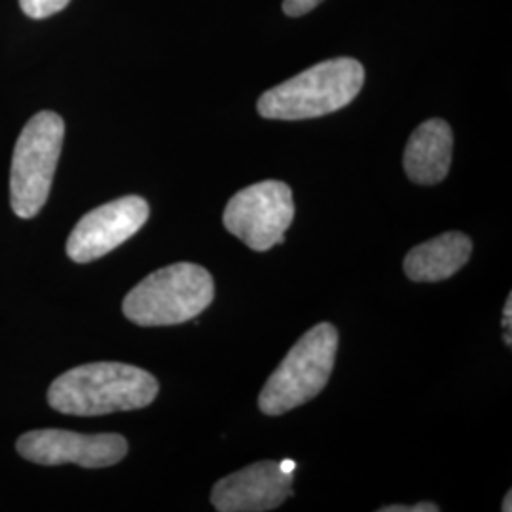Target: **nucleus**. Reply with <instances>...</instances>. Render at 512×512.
Instances as JSON below:
<instances>
[{
    "mask_svg": "<svg viewBox=\"0 0 512 512\" xmlns=\"http://www.w3.org/2000/svg\"><path fill=\"white\" fill-rule=\"evenodd\" d=\"M19 456L38 465L74 463L84 469H105L120 463L128 454L122 435H80L63 429H38L19 437Z\"/></svg>",
    "mask_w": 512,
    "mask_h": 512,
    "instance_id": "nucleus-7",
    "label": "nucleus"
},
{
    "mask_svg": "<svg viewBox=\"0 0 512 512\" xmlns=\"http://www.w3.org/2000/svg\"><path fill=\"white\" fill-rule=\"evenodd\" d=\"M365 84V67L353 57L321 61L258 99L268 120H310L348 107Z\"/></svg>",
    "mask_w": 512,
    "mask_h": 512,
    "instance_id": "nucleus-2",
    "label": "nucleus"
},
{
    "mask_svg": "<svg viewBox=\"0 0 512 512\" xmlns=\"http://www.w3.org/2000/svg\"><path fill=\"white\" fill-rule=\"evenodd\" d=\"M148 215V203L139 196L105 203L84 215L74 226L67 241V255L78 264L109 255L145 226Z\"/></svg>",
    "mask_w": 512,
    "mask_h": 512,
    "instance_id": "nucleus-8",
    "label": "nucleus"
},
{
    "mask_svg": "<svg viewBox=\"0 0 512 512\" xmlns=\"http://www.w3.org/2000/svg\"><path fill=\"white\" fill-rule=\"evenodd\" d=\"M338 353V330L319 323L308 330L277 366L258 397L266 416H281L315 399L329 382Z\"/></svg>",
    "mask_w": 512,
    "mask_h": 512,
    "instance_id": "nucleus-4",
    "label": "nucleus"
},
{
    "mask_svg": "<svg viewBox=\"0 0 512 512\" xmlns=\"http://www.w3.org/2000/svg\"><path fill=\"white\" fill-rule=\"evenodd\" d=\"M293 461H260L224 476L211 492L220 512L274 511L293 495Z\"/></svg>",
    "mask_w": 512,
    "mask_h": 512,
    "instance_id": "nucleus-9",
    "label": "nucleus"
},
{
    "mask_svg": "<svg viewBox=\"0 0 512 512\" xmlns=\"http://www.w3.org/2000/svg\"><path fill=\"white\" fill-rule=\"evenodd\" d=\"M454 135L439 118L423 122L416 129L404 150V171L416 184H437L446 179L452 164Z\"/></svg>",
    "mask_w": 512,
    "mask_h": 512,
    "instance_id": "nucleus-10",
    "label": "nucleus"
},
{
    "mask_svg": "<svg viewBox=\"0 0 512 512\" xmlns=\"http://www.w3.org/2000/svg\"><path fill=\"white\" fill-rule=\"evenodd\" d=\"M323 0H283V12L291 18H300L315 10Z\"/></svg>",
    "mask_w": 512,
    "mask_h": 512,
    "instance_id": "nucleus-13",
    "label": "nucleus"
},
{
    "mask_svg": "<svg viewBox=\"0 0 512 512\" xmlns=\"http://www.w3.org/2000/svg\"><path fill=\"white\" fill-rule=\"evenodd\" d=\"M215 298L211 274L192 262H177L145 277L124 298L122 310L141 327H171L196 319Z\"/></svg>",
    "mask_w": 512,
    "mask_h": 512,
    "instance_id": "nucleus-3",
    "label": "nucleus"
},
{
    "mask_svg": "<svg viewBox=\"0 0 512 512\" xmlns=\"http://www.w3.org/2000/svg\"><path fill=\"white\" fill-rule=\"evenodd\" d=\"M512 294H509V298H507V304H505V313H503V327L507 329V336H505V342H507V346H511V330H512Z\"/></svg>",
    "mask_w": 512,
    "mask_h": 512,
    "instance_id": "nucleus-15",
    "label": "nucleus"
},
{
    "mask_svg": "<svg viewBox=\"0 0 512 512\" xmlns=\"http://www.w3.org/2000/svg\"><path fill=\"white\" fill-rule=\"evenodd\" d=\"M63 137L65 122L52 110L35 114L21 131L10 171V203L19 219L37 217L48 202Z\"/></svg>",
    "mask_w": 512,
    "mask_h": 512,
    "instance_id": "nucleus-5",
    "label": "nucleus"
},
{
    "mask_svg": "<svg viewBox=\"0 0 512 512\" xmlns=\"http://www.w3.org/2000/svg\"><path fill=\"white\" fill-rule=\"evenodd\" d=\"M473 241L461 232H448L414 247L404 258V274L416 283L444 281L469 262Z\"/></svg>",
    "mask_w": 512,
    "mask_h": 512,
    "instance_id": "nucleus-11",
    "label": "nucleus"
},
{
    "mask_svg": "<svg viewBox=\"0 0 512 512\" xmlns=\"http://www.w3.org/2000/svg\"><path fill=\"white\" fill-rule=\"evenodd\" d=\"M224 226L249 249L264 253L285 241L293 224V190L281 181H262L239 190L224 209Z\"/></svg>",
    "mask_w": 512,
    "mask_h": 512,
    "instance_id": "nucleus-6",
    "label": "nucleus"
},
{
    "mask_svg": "<svg viewBox=\"0 0 512 512\" xmlns=\"http://www.w3.org/2000/svg\"><path fill=\"white\" fill-rule=\"evenodd\" d=\"M71 0H19L25 16L33 19H46L67 8Z\"/></svg>",
    "mask_w": 512,
    "mask_h": 512,
    "instance_id": "nucleus-12",
    "label": "nucleus"
},
{
    "mask_svg": "<svg viewBox=\"0 0 512 512\" xmlns=\"http://www.w3.org/2000/svg\"><path fill=\"white\" fill-rule=\"evenodd\" d=\"M158 391V380L139 366L92 363L55 378L48 403L69 416H103L145 408L154 403Z\"/></svg>",
    "mask_w": 512,
    "mask_h": 512,
    "instance_id": "nucleus-1",
    "label": "nucleus"
},
{
    "mask_svg": "<svg viewBox=\"0 0 512 512\" xmlns=\"http://www.w3.org/2000/svg\"><path fill=\"white\" fill-rule=\"evenodd\" d=\"M511 497H512V492H509V494H507V499H505V501H503V511H505V512L512 511Z\"/></svg>",
    "mask_w": 512,
    "mask_h": 512,
    "instance_id": "nucleus-16",
    "label": "nucleus"
},
{
    "mask_svg": "<svg viewBox=\"0 0 512 512\" xmlns=\"http://www.w3.org/2000/svg\"><path fill=\"white\" fill-rule=\"evenodd\" d=\"M440 509L433 503H420L414 507H403V505H393V507H382L380 512H439Z\"/></svg>",
    "mask_w": 512,
    "mask_h": 512,
    "instance_id": "nucleus-14",
    "label": "nucleus"
}]
</instances>
